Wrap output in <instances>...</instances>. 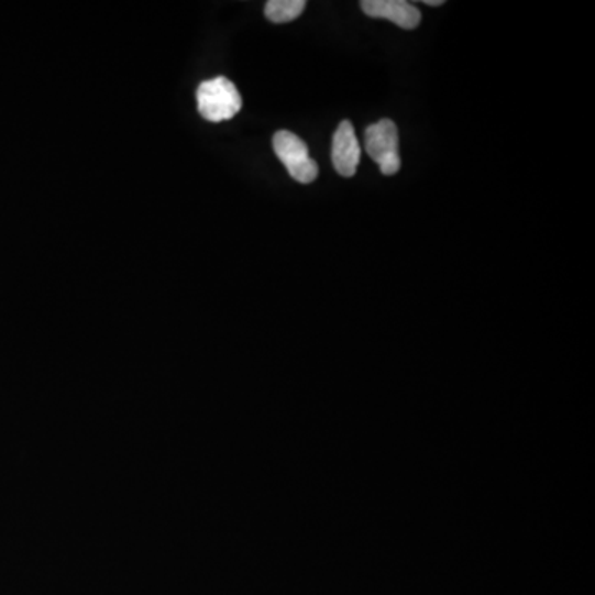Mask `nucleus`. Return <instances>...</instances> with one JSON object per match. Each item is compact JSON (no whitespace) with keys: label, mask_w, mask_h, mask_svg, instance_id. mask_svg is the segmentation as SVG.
Returning a JSON list of instances; mask_svg holds the SVG:
<instances>
[{"label":"nucleus","mask_w":595,"mask_h":595,"mask_svg":"<svg viewBox=\"0 0 595 595\" xmlns=\"http://www.w3.org/2000/svg\"><path fill=\"white\" fill-rule=\"evenodd\" d=\"M242 97L229 78H212L197 88V108L200 117L210 123L232 120L242 110Z\"/></svg>","instance_id":"obj_1"},{"label":"nucleus","mask_w":595,"mask_h":595,"mask_svg":"<svg viewBox=\"0 0 595 595\" xmlns=\"http://www.w3.org/2000/svg\"><path fill=\"white\" fill-rule=\"evenodd\" d=\"M273 150L296 183L311 184L317 179L320 173L317 161L311 159L307 143L296 134L278 131L273 136Z\"/></svg>","instance_id":"obj_2"},{"label":"nucleus","mask_w":595,"mask_h":595,"mask_svg":"<svg viewBox=\"0 0 595 595\" xmlns=\"http://www.w3.org/2000/svg\"><path fill=\"white\" fill-rule=\"evenodd\" d=\"M366 153L379 164L384 176H394L400 169L399 131L390 120H381L366 130Z\"/></svg>","instance_id":"obj_3"},{"label":"nucleus","mask_w":595,"mask_h":595,"mask_svg":"<svg viewBox=\"0 0 595 595\" xmlns=\"http://www.w3.org/2000/svg\"><path fill=\"white\" fill-rule=\"evenodd\" d=\"M361 9L370 18L390 21L406 31L419 27L422 19L419 9L406 0H364Z\"/></svg>","instance_id":"obj_4"},{"label":"nucleus","mask_w":595,"mask_h":595,"mask_svg":"<svg viewBox=\"0 0 595 595\" xmlns=\"http://www.w3.org/2000/svg\"><path fill=\"white\" fill-rule=\"evenodd\" d=\"M333 166L343 177H353L361 161V146L351 121H343L333 137Z\"/></svg>","instance_id":"obj_5"},{"label":"nucleus","mask_w":595,"mask_h":595,"mask_svg":"<svg viewBox=\"0 0 595 595\" xmlns=\"http://www.w3.org/2000/svg\"><path fill=\"white\" fill-rule=\"evenodd\" d=\"M305 0H269L265 5V15L273 24H286L304 14Z\"/></svg>","instance_id":"obj_6"},{"label":"nucleus","mask_w":595,"mask_h":595,"mask_svg":"<svg viewBox=\"0 0 595 595\" xmlns=\"http://www.w3.org/2000/svg\"><path fill=\"white\" fill-rule=\"evenodd\" d=\"M423 4L432 5V8H436V5H443V0H426Z\"/></svg>","instance_id":"obj_7"}]
</instances>
